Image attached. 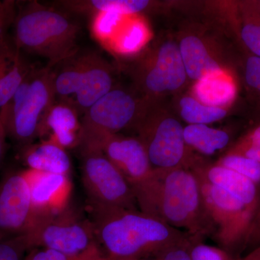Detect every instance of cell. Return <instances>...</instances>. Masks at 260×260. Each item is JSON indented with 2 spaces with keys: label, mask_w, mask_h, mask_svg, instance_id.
Returning <instances> with one entry per match:
<instances>
[{
  "label": "cell",
  "mask_w": 260,
  "mask_h": 260,
  "mask_svg": "<svg viewBox=\"0 0 260 260\" xmlns=\"http://www.w3.org/2000/svg\"><path fill=\"white\" fill-rule=\"evenodd\" d=\"M25 161L30 170L68 175L71 161L65 149L48 140L27 151Z\"/></svg>",
  "instance_id": "obj_21"
},
{
  "label": "cell",
  "mask_w": 260,
  "mask_h": 260,
  "mask_svg": "<svg viewBox=\"0 0 260 260\" xmlns=\"http://www.w3.org/2000/svg\"><path fill=\"white\" fill-rule=\"evenodd\" d=\"M80 150H98L104 154L124 176L133 190L143 184L153 170L144 145L138 138L107 135Z\"/></svg>",
  "instance_id": "obj_12"
},
{
  "label": "cell",
  "mask_w": 260,
  "mask_h": 260,
  "mask_svg": "<svg viewBox=\"0 0 260 260\" xmlns=\"http://www.w3.org/2000/svg\"><path fill=\"white\" fill-rule=\"evenodd\" d=\"M104 257H74L70 256L62 253L52 250V249H43L42 250L36 251L30 256L29 260H100Z\"/></svg>",
  "instance_id": "obj_34"
},
{
  "label": "cell",
  "mask_w": 260,
  "mask_h": 260,
  "mask_svg": "<svg viewBox=\"0 0 260 260\" xmlns=\"http://www.w3.org/2000/svg\"><path fill=\"white\" fill-rule=\"evenodd\" d=\"M13 1H0V50L11 47L8 42V28L14 23L16 13Z\"/></svg>",
  "instance_id": "obj_31"
},
{
  "label": "cell",
  "mask_w": 260,
  "mask_h": 260,
  "mask_svg": "<svg viewBox=\"0 0 260 260\" xmlns=\"http://www.w3.org/2000/svg\"><path fill=\"white\" fill-rule=\"evenodd\" d=\"M148 104L136 91L114 87L81 116L79 148L138 124Z\"/></svg>",
  "instance_id": "obj_8"
},
{
  "label": "cell",
  "mask_w": 260,
  "mask_h": 260,
  "mask_svg": "<svg viewBox=\"0 0 260 260\" xmlns=\"http://www.w3.org/2000/svg\"><path fill=\"white\" fill-rule=\"evenodd\" d=\"M114 87L110 64L92 51H78L58 64L54 71L56 98L69 102L80 116Z\"/></svg>",
  "instance_id": "obj_4"
},
{
  "label": "cell",
  "mask_w": 260,
  "mask_h": 260,
  "mask_svg": "<svg viewBox=\"0 0 260 260\" xmlns=\"http://www.w3.org/2000/svg\"><path fill=\"white\" fill-rule=\"evenodd\" d=\"M56 102L54 67L32 68L8 107L7 129L19 143H28L42 134L48 113Z\"/></svg>",
  "instance_id": "obj_5"
},
{
  "label": "cell",
  "mask_w": 260,
  "mask_h": 260,
  "mask_svg": "<svg viewBox=\"0 0 260 260\" xmlns=\"http://www.w3.org/2000/svg\"><path fill=\"white\" fill-rule=\"evenodd\" d=\"M20 54L15 47L0 50V102L10 100L25 78V67L19 60Z\"/></svg>",
  "instance_id": "obj_24"
},
{
  "label": "cell",
  "mask_w": 260,
  "mask_h": 260,
  "mask_svg": "<svg viewBox=\"0 0 260 260\" xmlns=\"http://www.w3.org/2000/svg\"><path fill=\"white\" fill-rule=\"evenodd\" d=\"M180 120L158 103L148 104L135 126L153 169H191L200 158L191 153Z\"/></svg>",
  "instance_id": "obj_6"
},
{
  "label": "cell",
  "mask_w": 260,
  "mask_h": 260,
  "mask_svg": "<svg viewBox=\"0 0 260 260\" xmlns=\"http://www.w3.org/2000/svg\"><path fill=\"white\" fill-rule=\"evenodd\" d=\"M184 135L188 148L206 156L223 151L231 143L227 131L207 124H187L184 126Z\"/></svg>",
  "instance_id": "obj_22"
},
{
  "label": "cell",
  "mask_w": 260,
  "mask_h": 260,
  "mask_svg": "<svg viewBox=\"0 0 260 260\" xmlns=\"http://www.w3.org/2000/svg\"><path fill=\"white\" fill-rule=\"evenodd\" d=\"M100 260H110L109 259H108L107 257H103L102 259H101Z\"/></svg>",
  "instance_id": "obj_38"
},
{
  "label": "cell",
  "mask_w": 260,
  "mask_h": 260,
  "mask_svg": "<svg viewBox=\"0 0 260 260\" xmlns=\"http://www.w3.org/2000/svg\"><path fill=\"white\" fill-rule=\"evenodd\" d=\"M90 213L95 240L109 259H158L171 248L192 242L186 233L139 210L91 207Z\"/></svg>",
  "instance_id": "obj_2"
},
{
  "label": "cell",
  "mask_w": 260,
  "mask_h": 260,
  "mask_svg": "<svg viewBox=\"0 0 260 260\" xmlns=\"http://www.w3.org/2000/svg\"><path fill=\"white\" fill-rule=\"evenodd\" d=\"M225 153L242 155L260 162V124L241 137Z\"/></svg>",
  "instance_id": "obj_28"
},
{
  "label": "cell",
  "mask_w": 260,
  "mask_h": 260,
  "mask_svg": "<svg viewBox=\"0 0 260 260\" xmlns=\"http://www.w3.org/2000/svg\"><path fill=\"white\" fill-rule=\"evenodd\" d=\"M150 39L148 24L140 15L126 16L107 47L117 55L133 56L144 49Z\"/></svg>",
  "instance_id": "obj_20"
},
{
  "label": "cell",
  "mask_w": 260,
  "mask_h": 260,
  "mask_svg": "<svg viewBox=\"0 0 260 260\" xmlns=\"http://www.w3.org/2000/svg\"><path fill=\"white\" fill-rule=\"evenodd\" d=\"M260 246V191H259V200L257 208L253 216L252 220L245 239L243 242L242 249L254 248Z\"/></svg>",
  "instance_id": "obj_33"
},
{
  "label": "cell",
  "mask_w": 260,
  "mask_h": 260,
  "mask_svg": "<svg viewBox=\"0 0 260 260\" xmlns=\"http://www.w3.org/2000/svg\"><path fill=\"white\" fill-rule=\"evenodd\" d=\"M143 54L133 70L137 92L148 104L179 93L188 77L177 41L165 39Z\"/></svg>",
  "instance_id": "obj_7"
},
{
  "label": "cell",
  "mask_w": 260,
  "mask_h": 260,
  "mask_svg": "<svg viewBox=\"0 0 260 260\" xmlns=\"http://www.w3.org/2000/svg\"><path fill=\"white\" fill-rule=\"evenodd\" d=\"M15 45L19 51L45 58L54 67L78 52L79 25L59 10L29 3L16 14Z\"/></svg>",
  "instance_id": "obj_3"
},
{
  "label": "cell",
  "mask_w": 260,
  "mask_h": 260,
  "mask_svg": "<svg viewBox=\"0 0 260 260\" xmlns=\"http://www.w3.org/2000/svg\"><path fill=\"white\" fill-rule=\"evenodd\" d=\"M194 174L199 180L205 208L215 225L214 237L220 248L231 254L242 248L254 213L235 197Z\"/></svg>",
  "instance_id": "obj_11"
},
{
  "label": "cell",
  "mask_w": 260,
  "mask_h": 260,
  "mask_svg": "<svg viewBox=\"0 0 260 260\" xmlns=\"http://www.w3.org/2000/svg\"><path fill=\"white\" fill-rule=\"evenodd\" d=\"M191 260H235L222 248L208 245L203 242H191L189 246Z\"/></svg>",
  "instance_id": "obj_29"
},
{
  "label": "cell",
  "mask_w": 260,
  "mask_h": 260,
  "mask_svg": "<svg viewBox=\"0 0 260 260\" xmlns=\"http://www.w3.org/2000/svg\"><path fill=\"white\" fill-rule=\"evenodd\" d=\"M7 118H8V107L0 109V162L4 155L5 149V140L8 135L7 129Z\"/></svg>",
  "instance_id": "obj_36"
},
{
  "label": "cell",
  "mask_w": 260,
  "mask_h": 260,
  "mask_svg": "<svg viewBox=\"0 0 260 260\" xmlns=\"http://www.w3.org/2000/svg\"><path fill=\"white\" fill-rule=\"evenodd\" d=\"M34 219L30 186L25 174L11 176L0 189V231L25 234Z\"/></svg>",
  "instance_id": "obj_14"
},
{
  "label": "cell",
  "mask_w": 260,
  "mask_h": 260,
  "mask_svg": "<svg viewBox=\"0 0 260 260\" xmlns=\"http://www.w3.org/2000/svg\"><path fill=\"white\" fill-rule=\"evenodd\" d=\"M24 174L30 186L34 217L59 213L64 209L70 189L68 175L30 169Z\"/></svg>",
  "instance_id": "obj_15"
},
{
  "label": "cell",
  "mask_w": 260,
  "mask_h": 260,
  "mask_svg": "<svg viewBox=\"0 0 260 260\" xmlns=\"http://www.w3.org/2000/svg\"><path fill=\"white\" fill-rule=\"evenodd\" d=\"M190 243L171 248L157 260H191L189 253Z\"/></svg>",
  "instance_id": "obj_35"
},
{
  "label": "cell",
  "mask_w": 260,
  "mask_h": 260,
  "mask_svg": "<svg viewBox=\"0 0 260 260\" xmlns=\"http://www.w3.org/2000/svg\"><path fill=\"white\" fill-rule=\"evenodd\" d=\"M238 34L251 55L260 58V1L237 3Z\"/></svg>",
  "instance_id": "obj_23"
},
{
  "label": "cell",
  "mask_w": 260,
  "mask_h": 260,
  "mask_svg": "<svg viewBox=\"0 0 260 260\" xmlns=\"http://www.w3.org/2000/svg\"><path fill=\"white\" fill-rule=\"evenodd\" d=\"M92 15V35L98 42L107 47L126 16L112 12H99Z\"/></svg>",
  "instance_id": "obj_26"
},
{
  "label": "cell",
  "mask_w": 260,
  "mask_h": 260,
  "mask_svg": "<svg viewBox=\"0 0 260 260\" xmlns=\"http://www.w3.org/2000/svg\"><path fill=\"white\" fill-rule=\"evenodd\" d=\"M179 116L187 124L209 125L226 117L228 109L210 107L197 100L191 95H183L178 99Z\"/></svg>",
  "instance_id": "obj_25"
},
{
  "label": "cell",
  "mask_w": 260,
  "mask_h": 260,
  "mask_svg": "<svg viewBox=\"0 0 260 260\" xmlns=\"http://www.w3.org/2000/svg\"><path fill=\"white\" fill-rule=\"evenodd\" d=\"M215 164L238 173L257 186L260 184V162L256 160L242 155L225 153Z\"/></svg>",
  "instance_id": "obj_27"
},
{
  "label": "cell",
  "mask_w": 260,
  "mask_h": 260,
  "mask_svg": "<svg viewBox=\"0 0 260 260\" xmlns=\"http://www.w3.org/2000/svg\"><path fill=\"white\" fill-rule=\"evenodd\" d=\"M237 81L232 71L222 70L194 82L190 95L205 105L228 109L237 99Z\"/></svg>",
  "instance_id": "obj_17"
},
{
  "label": "cell",
  "mask_w": 260,
  "mask_h": 260,
  "mask_svg": "<svg viewBox=\"0 0 260 260\" xmlns=\"http://www.w3.org/2000/svg\"><path fill=\"white\" fill-rule=\"evenodd\" d=\"M63 211L34 218L25 234L29 249L42 246L74 257L102 256L91 224Z\"/></svg>",
  "instance_id": "obj_9"
},
{
  "label": "cell",
  "mask_w": 260,
  "mask_h": 260,
  "mask_svg": "<svg viewBox=\"0 0 260 260\" xmlns=\"http://www.w3.org/2000/svg\"><path fill=\"white\" fill-rule=\"evenodd\" d=\"M29 249L25 234L8 242H0V260H20L24 251Z\"/></svg>",
  "instance_id": "obj_32"
},
{
  "label": "cell",
  "mask_w": 260,
  "mask_h": 260,
  "mask_svg": "<svg viewBox=\"0 0 260 260\" xmlns=\"http://www.w3.org/2000/svg\"><path fill=\"white\" fill-rule=\"evenodd\" d=\"M55 4L78 14L112 12L125 16L143 14L154 6L153 2L148 0H64Z\"/></svg>",
  "instance_id": "obj_19"
},
{
  "label": "cell",
  "mask_w": 260,
  "mask_h": 260,
  "mask_svg": "<svg viewBox=\"0 0 260 260\" xmlns=\"http://www.w3.org/2000/svg\"><path fill=\"white\" fill-rule=\"evenodd\" d=\"M177 42L189 80L195 82L205 75L230 70L221 46L213 38L191 30L183 32Z\"/></svg>",
  "instance_id": "obj_13"
},
{
  "label": "cell",
  "mask_w": 260,
  "mask_h": 260,
  "mask_svg": "<svg viewBox=\"0 0 260 260\" xmlns=\"http://www.w3.org/2000/svg\"><path fill=\"white\" fill-rule=\"evenodd\" d=\"M244 81L248 90L260 104V58L250 55L244 65Z\"/></svg>",
  "instance_id": "obj_30"
},
{
  "label": "cell",
  "mask_w": 260,
  "mask_h": 260,
  "mask_svg": "<svg viewBox=\"0 0 260 260\" xmlns=\"http://www.w3.org/2000/svg\"><path fill=\"white\" fill-rule=\"evenodd\" d=\"M133 191L140 211L186 233L192 242L215 234L199 180L191 169H153Z\"/></svg>",
  "instance_id": "obj_1"
},
{
  "label": "cell",
  "mask_w": 260,
  "mask_h": 260,
  "mask_svg": "<svg viewBox=\"0 0 260 260\" xmlns=\"http://www.w3.org/2000/svg\"><path fill=\"white\" fill-rule=\"evenodd\" d=\"M191 170L210 184L240 200L254 215L259 200V189L253 181L227 168L217 165L215 162L209 164L201 159Z\"/></svg>",
  "instance_id": "obj_16"
},
{
  "label": "cell",
  "mask_w": 260,
  "mask_h": 260,
  "mask_svg": "<svg viewBox=\"0 0 260 260\" xmlns=\"http://www.w3.org/2000/svg\"><path fill=\"white\" fill-rule=\"evenodd\" d=\"M235 260H260V246L251 249L250 252Z\"/></svg>",
  "instance_id": "obj_37"
},
{
  "label": "cell",
  "mask_w": 260,
  "mask_h": 260,
  "mask_svg": "<svg viewBox=\"0 0 260 260\" xmlns=\"http://www.w3.org/2000/svg\"><path fill=\"white\" fill-rule=\"evenodd\" d=\"M80 153L82 180L90 207L139 210L131 186L104 154L91 150Z\"/></svg>",
  "instance_id": "obj_10"
},
{
  "label": "cell",
  "mask_w": 260,
  "mask_h": 260,
  "mask_svg": "<svg viewBox=\"0 0 260 260\" xmlns=\"http://www.w3.org/2000/svg\"><path fill=\"white\" fill-rule=\"evenodd\" d=\"M80 116L73 106L56 102L47 114L41 135L49 133V140L64 149L78 145L81 130Z\"/></svg>",
  "instance_id": "obj_18"
},
{
  "label": "cell",
  "mask_w": 260,
  "mask_h": 260,
  "mask_svg": "<svg viewBox=\"0 0 260 260\" xmlns=\"http://www.w3.org/2000/svg\"><path fill=\"white\" fill-rule=\"evenodd\" d=\"M112 260V259H110ZM131 260H145V259H131Z\"/></svg>",
  "instance_id": "obj_39"
}]
</instances>
